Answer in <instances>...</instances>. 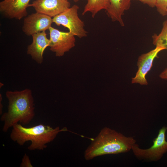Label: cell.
Wrapping results in <instances>:
<instances>
[{
	"label": "cell",
	"mask_w": 167,
	"mask_h": 167,
	"mask_svg": "<svg viewBox=\"0 0 167 167\" xmlns=\"http://www.w3.org/2000/svg\"><path fill=\"white\" fill-rule=\"evenodd\" d=\"M6 95L8 101V110L0 119L4 125L2 131L6 132L18 122L23 125L29 124L35 116V105L31 90L7 91Z\"/></svg>",
	"instance_id": "1"
},
{
	"label": "cell",
	"mask_w": 167,
	"mask_h": 167,
	"mask_svg": "<svg viewBox=\"0 0 167 167\" xmlns=\"http://www.w3.org/2000/svg\"><path fill=\"white\" fill-rule=\"evenodd\" d=\"M132 137H126L122 133L105 127L93 139L84 152L87 161L102 155L125 153L131 150L136 143Z\"/></svg>",
	"instance_id": "2"
},
{
	"label": "cell",
	"mask_w": 167,
	"mask_h": 167,
	"mask_svg": "<svg viewBox=\"0 0 167 167\" xmlns=\"http://www.w3.org/2000/svg\"><path fill=\"white\" fill-rule=\"evenodd\" d=\"M10 134L11 139L20 145L28 141L31 142L28 148L30 150H43L47 144L52 141L60 132L68 131L66 127L60 129L53 128L49 125L40 124L30 127H25L21 124L14 125Z\"/></svg>",
	"instance_id": "3"
},
{
	"label": "cell",
	"mask_w": 167,
	"mask_h": 167,
	"mask_svg": "<svg viewBox=\"0 0 167 167\" xmlns=\"http://www.w3.org/2000/svg\"><path fill=\"white\" fill-rule=\"evenodd\" d=\"M167 127L164 126L159 131L156 138L153 140V144L148 149H142L135 143L131 150L135 156L139 159L150 161H159L167 152V141L166 132Z\"/></svg>",
	"instance_id": "4"
},
{
	"label": "cell",
	"mask_w": 167,
	"mask_h": 167,
	"mask_svg": "<svg viewBox=\"0 0 167 167\" xmlns=\"http://www.w3.org/2000/svg\"><path fill=\"white\" fill-rule=\"evenodd\" d=\"M78 6L74 5L53 18V23L67 28L69 32L81 38L86 37L87 32L84 29V24L78 15Z\"/></svg>",
	"instance_id": "5"
},
{
	"label": "cell",
	"mask_w": 167,
	"mask_h": 167,
	"mask_svg": "<svg viewBox=\"0 0 167 167\" xmlns=\"http://www.w3.org/2000/svg\"><path fill=\"white\" fill-rule=\"evenodd\" d=\"M50 50L56 56L60 57L75 45V36L69 32H64L50 27L49 29Z\"/></svg>",
	"instance_id": "6"
},
{
	"label": "cell",
	"mask_w": 167,
	"mask_h": 167,
	"mask_svg": "<svg viewBox=\"0 0 167 167\" xmlns=\"http://www.w3.org/2000/svg\"><path fill=\"white\" fill-rule=\"evenodd\" d=\"M164 49V48L157 46L154 49L139 57L137 62L138 69L135 76L132 78V84H139L141 85L148 84L146 76L151 70L153 61L158 54Z\"/></svg>",
	"instance_id": "7"
},
{
	"label": "cell",
	"mask_w": 167,
	"mask_h": 167,
	"mask_svg": "<svg viewBox=\"0 0 167 167\" xmlns=\"http://www.w3.org/2000/svg\"><path fill=\"white\" fill-rule=\"evenodd\" d=\"M53 23L51 17L36 12L25 18L22 29L27 36H32L49 29Z\"/></svg>",
	"instance_id": "8"
},
{
	"label": "cell",
	"mask_w": 167,
	"mask_h": 167,
	"mask_svg": "<svg viewBox=\"0 0 167 167\" xmlns=\"http://www.w3.org/2000/svg\"><path fill=\"white\" fill-rule=\"evenodd\" d=\"M70 6L68 0H35L29 6H32L36 12L53 18L69 8Z\"/></svg>",
	"instance_id": "9"
},
{
	"label": "cell",
	"mask_w": 167,
	"mask_h": 167,
	"mask_svg": "<svg viewBox=\"0 0 167 167\" xmlns=\"http://www.w3.org/2000/svg\"><path fill=\"white\" fill-rule=\"evenodd\" d=\"M30 0H3L0 2V11L9 19L20 20L28 14Z\"/></svg>",
	"instance_id": "10"
},
{
	"label": "cell",
	"mask_w": 167,
	"mask_h": 167,
	"mask_svg": "<svg viewBox=\"0 0 167 167\" xmlns=\"http://www.w3.org/2000/svg\"><path fill=\"white\" fill-rule=\"evenodd\" d=\"M32 41L28 45L27 54L38 64H41L43 61V55L45 50L50 43V40L47 37L45 31L32 35Z\"/></svg>",
	"instance_id": "11"
},
{
	"label": "cell",
	"mask_w": 167,
	"mask_h": 167,
	"mask_svg": "<svg viewBox=\"0 0 167 167\" xmlns=\"http://www.w3.org/2000/svg\"><path fill=\"white\" fill-rule=\"evenodd\" d=\"M109 5L106 10L107 14L113 21L118 22L124 26L122 16L124 11L130 7L131 0H109Z\"/></svg>",
	"instance_id": "12"
},
{
	"label": "cell",
	"mask_w": 167,
	"mask_h": 167,
	"mask_svg": "<svg viewBox=\"0 0 167 167\" xmlns=\"http://www.w3.org/2000/svg\"><path fill=\"white\" fill-rule=\"evenodd\" d=\"M109 5V0H88L82 14L84 15L89 12L91 13L92 17L94 18L100 11L103 9L106 10Z\"/></svg>",
	"instance_id": "13"
},
{
	"label": "cell",
	"mask_w": 167,
	"mask_h": 167,
	"mask_svg": "<svg viewBox=\"0 0 167 167\" xmlns=\"http://www.w3.org/2000/svg\"><path fill=\"white\" fill-rule=\"evenodd\" d=\"M152 37L155 45L161 46L167 50V20L163 22L161 32L158 35L154 34Z\"/></svg>",
	"instance_id": "14"
},
{
	"label": "cell",
	"mask_w": 167,
	"mask_h": 167,
	"mask_svg": "<svg viewBox=\"0 0 167 167\" xmlns=\"http://www.w3.org/2000/svg\"><path fill=\"white\" fill-rule=\"evenodd\" d=\"M155 7L158 13L162 16L167 15V0H156Z\"/></svg>",
	"instance_id": "15"
},
{
	"label": "cell",
	"mask_w": 167,
	"mask_h": 167,
	"mask_svg": "<svg viewBox=\"0 0 167 167\" xmlns=\"http://www.w3.org/2000/svg\"><path fill=\"white\" fill-rule=\"evenodd\" d=\"M21 167H32L29 156L25 154L23 156L22 162L20 165Z\"/></svg>",
	"instance_id": "16"
},
{
	"label": "cell",
	"mask_w": 167,
	"mask_h": 167,
	"mask_svg": "<svg viewBox=\"0 0 167 167\" xmlns=\"http://www.w3.org/2000/svg\"><path fill=\"white\" fill-rule=\"evenodd\" d=\"M138 1L142 3L147 4L149 6L154 7L156 6V0H131Z\"/></svg>",
	"instance_id": "17"
},
{
	"label": "cell",
	"mask_w": 167,
	"mask_h": 167,
	"mask_svg": "<svg viewBox=\"0 0 167 167\" xmlns=\"http://www.w3.org/2000/svg\"><path fill=\"white\" fill-rule=\"evenodd\" d=\"M159 77L161 79L167 80V67L161 73Z\"/></svg>",
	"instance_id": "18"
},
{
	"label": "cell",
	"mask_w": 167,
	"mask_h": 167,
	"mask_svg": "<svg viewBox=\"0 0 167 167\" xmlns=\"http://www.w3.org/2000/svg\"><path fill=\"white\" fill-rule=\"evenodd\" d=\"M75 2H77L79 1V0H73Z\"/></svg>",
	"instance_id": "19"
},
{
	"label": "cell",
	"mask_w": 167,
	"mask_h": 167,
	"mask_svg": "<svg viewBox=\"0 0 167 167\" xmlns=\"http://www.w3.org/2000/svg\"></svg>",
	"instance_id": "20"
}]
</instances>
